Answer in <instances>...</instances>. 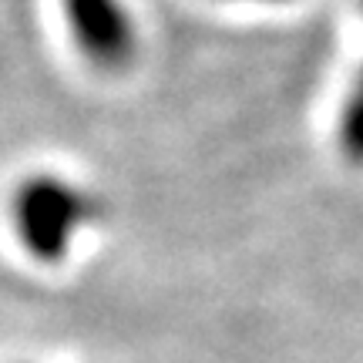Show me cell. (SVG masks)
I'll list each match as a JSON object with an SVG mask.
<instances>
[{
    "label": "cell",
    "instance_id": "2",
    "mask_svg": "<svg viewBox=\"0 0 363 363\" xmlns=\"http://www.w3.org/2000/svg\"><path fill=\"white\" fill-rule=\"evenodd\" d=\"M71 38L94 67L125 71L138 54V24L125 0H61Z\"/></svg>",
    "mask_w": 363,
    "mask_h": 363
},
{
    "label": "cell",
    "instance_id": "3",
    "mask_svg": "<svg viewBox=\"0 0 363 363\" xmlns=\"http://www.w3.org/2000/svg\"><path fill=\"white\" fill-rule=\"evenodd\" d=\"M340 148L353 165H363V71L347 94L343 115H340Z\"/></svg>",
    "mask_w": 363,
    "mask_h": 363
},
{
    "label": "cell",
    "instance_id": "4",
    "mask_svg": "<svg viewBox=\"0 0 363 363\" xmlns=\"http://www.w3.org/2000/svg\"><path fill=\"white\" fill-rule=\"evenodd\" d=\"M259 4H289V0H259Z\"/></svg>",
    "mask_w": 363,
    "mask_h": 363
},
{
    "label": "cell",
    "instance_id": "1",
    "mask_svg": "<svg viewBox=\"0 0 363 363\" xmlns=\"http://www.w3.org/2000/svg\"><path fill=\"white\" fill-rule=\"evenodd\" d=\"M11 216L21 246L38 262L54 266L67 259L81 235L101 222L104 206L98 192H91L78 182L54 172H40L21 182Z\"/></svg>",
    "mask_w": 363,
    "mask_h": 363
}]
</instances>
